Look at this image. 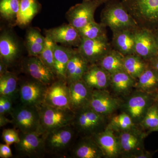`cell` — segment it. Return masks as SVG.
Segmentation results:
<instances>
[{
    "mask_svg": "<svg viewBox=\"0 0 158 158\" xmlns=\"http://www.w3.org/2000/svg\"><path fill=\"white\" fill-rule=\"evenodd\" d=\"M100 15V23L113 33L122 30L134 31L139 27L135 21L118 0H108Z\"/></svg>",
    "mask_w": 158,
    "mask_h": 158,
    "instance_id": "1",
    "label": "cell"
},
{
    "mask_svg": "<svg viewBox=\"0 0 158 158\" xmlns=\"http://www.w3.org/2000/svg\"><path fill=\"white\" fill-rule=\"evenodd\" d=\"M138 27L158 31V0H122Z\"/></svg>",
    "mask_w": 158,
    "mask_h": 158,
    "instance_id": "2",
    "label": "cell"
},
{
    "mask_svg": "<svg viewBox=\"0 0 158 158\" xmlns=\"http://www.w3.org/2000/svg\"><path fill=\"white\" fill-rule=\"evenodd\" d=\"M44 134L72 124L75 113L69 109L55 107L44 103L37 107Z\"/></svg>",
    "mask_w": 158,
    "mask_h": 158,
    "instance_id": "3",
    "label": "cell"
},
{
    "mask_svg": "<svg viewBox=\"0 0 158 158\" xmlns=\"http://www.w3.org/2000/svg\"><path fill=\"white\" fill-rule=\"evenodd\" d=\"M11 115L13 126L23 133L36 132L44 134L40 124L37 107L22 104L13 108Z\"/></svg>",
    "mask_w": 158,
    "mask_h": 158,
    "instance_id": "4",
    "label": "cell"
},
{
    "mask_svg": "<svg viewBox=\"0 0 158 158\" xmlns=\"http://www.w3.org/2000/svg\"><path fill=\"white\" fill-rule=\"evenodd\" d=\"M104 117L87 106L75 112L72 125L84 137H92L101 132Z\"/></svg>",
    "mask_w": 158,
    "mask_h": 158,
    "instance_id": "5",
    "label": "cell"
},
{
    "mask_svg": "<svg viewBox=\"0 0 158 158\" xmlns=\"http://www.w3.org/2000/svg\"><path fill=\"white\" fill-rule=\"evenodd\" d=\"M105 0L83 1L69 9L66 13V18L71 25L80 30L88 23L95 20L94 13L102 4L106 2Z\"/></svg>",
    "mask_w": 158,
    "mask_h": 158,
    "instance_id": "6",
    "label": "cell"
},
{
    "mask_svg": "<svg viewBox=\"0 0 158 158\" xmlns=\"http://www.w3.org/2000/svg\"><path fill=\"white\" fill-rule=\"evenodd\" d=\"M75 129L72 125L54 130L44 134L46 152L53 154H62L70 146Z\"/></svg>",
    "mask_w": 158,
    "mask_h": 158,
    "instance_id": "7",
    "label": "cell"
},
{
    "mask_svg": "<svg viewBox=\"0 0 158 158\" xmlns=\"http://www.w3.org/2000/svg\"><path fill=\"white\" fill-rule=\"evenodd\" d=\"M44 134L20 132L19 141L15 144L18 154L22 156L40 157L46 153Z\"/></svg>",
    "mask_w": 158,
    "mask_h": 158,
    "instance_id": "8",
    "label": "cell"
},
{
    "mask_svg": "<svg viewBox=\"0 0 158 158\" xmlns=\"http://www.w3.org/2000/svg\"><path fill=\"white\" fill-rule=\"evenodd\" d=\"M135 54L146 62L158 56V47L153 31L138 27L134 31Z\"/></svg>",
    "mask_w": 158,
    "mask_h": 158,
    "instance_id": "9",
    "label": "cell"
},
{
    "mask_svg": "<svg viewBox=\"0 0 158 158\" xmlns=\"http://www.w3.org/2000/svg\"><path fill=\"white\" fill-rule=\"evenodd\" d=\"M113 48L108 37L82 39L77 50L90 64H96Z\"/></svg>",
    "mask_w": 158,
    "mask_h": 158,
    "instance_id": "10",
    "label": "cell"
},
{
    "mask_svg": "<svg viewBox=\"0 0 158 158\" xmlns=\"http://www.w3.org/2000/svg\"><path fill=\"white\" fill-rule=\"evenodd\" d=\"M44 103L55 107L71 110L69 86L65 80L59 79L48 86Z\"/></svg>",
    "mask_w": 158,
    "mask_h": 158,
    "instance_id": "11",
    "label": "cell"
},
{
    "mask_svg": "<svg viewBox=\"0 0 158 158\" xmlns=\"http://www.w3.org/2000/svg\"><path fill=\"white\" fill-rule=\"evenodd\" d=\"M48 86L33 78L24 82L19 89V97L22 104L37 107L42 104L44 102Z\"/></svg>",
    "mask_w": 158,
    "mask_h": 158,
    "instance_id": "12",
    "label": "cell"
},
{
    "mask_svg": "<svg viewBox=\"0 0 158 158\" xmlns=\"http://www.w3.org/2000/svg\"><path fill=\"white\" fill-rule=\"evenodd\" d=\"M23 68L26 73L32 78L47 86L55 81L56 75L38 57L30 56L27 58L24 62Z\"/></svg>",
    "mask_w": 158,
    "mask_h": 158,
    "instance_id": "13",
    "label": "cell"
},
{
    "mask_svg": "<svg viewBox=\"0 0 158 158\" xmlns=\"http://www.w3.org/2000/svg\"><path fill=\"white\" fill-rule=\"evenodd\" d=\"M45 34L56 43L66 46L78 48L82 40L78 30L69 23L47 30Z\"/></svg>",
    "mask_w": 158,
    "mask_h": 158,
    "instance_id": "14",
    "label": "cell"
},
{
    "mask_svg": "<svg viewBox=\"0 0 158 158\" xmlns=\"http://www.w3.org/2000/svg\"><path fill=\"white\" fill-rule=\"evenodd\" d=\"M118 100L104 90H93L89 106L103 116L113 113L118 108Z\"/></svg>",
    "mask_w": 158,
    "mask_h": 158,
    "instance_id": "15",
    "label": "cell"
},
{
    "mask_svg": "<svg viewBox=\"0 0 158 158\" xmlns=\"http://www.w3.org/2000/svg\"><path fill=\"white\" fill-rule=\"evenodd\" d=\"M71 110L74 112L89 106L93 89L83 80L69 84Z\"/></svg>",
    "mask_w": 158,
    "mask_h": 158,
    "instance_id": "16",
    "label": "cell"
},
{
    "mask_svg": "<svg viewBox=\"0 0 158 158\" xmlns=\"http://www.w3.org/2000/svg\"><path fill=\"white\" fill-rule=\"evenodd\" d=\"M82 80L93 90H104L110 85L111 75L98 64H90Z\"/></svg>",
    "mask_w": 158,
    "mask_h": 158,
    "instance_id": "17",
    "label": "cell"
},
{
    "mask_svg": "<svg viewBox=\"0 0 158 158\" xmlns=\"http://www.w3.org/2000/svg\"><path fill=\"white\" fill-rule=\"evenodd\" d=\"M18 41L12 33L4 31L0 36L1 60L9 66L17 59L20 53Z\"/></svg>",
    "mask_w": 158,
    "mask_h": 158,
    "instance_id": "18",
    "label": "cell"
},
{
    "mask_svg": "<svg viewBox=\"0 0 158 158\" xmlns=\"http://www.w3.org/2000/svg\"><path fill=\"white\" fill-rule=\"evenodd\" d=\"M92 138L100 148L105 156L115 158L121 152L118 139L115 137L111 130L107 129L94 135Z\"/></svg>",
    "mask_w": 158,
    "mask_h": 158,
    "instance_id": "19",
    "label": "cell"
},
{
    "mask_svg": "<svg viewBox=\"0 0 158 158\" xmlns=\"http://www.w3.org/2000/svg\"><path fill=\"white\" fill-rule=\"evenodd\" d=\"M90 65L77 50H76L69 59L65 71V80L68 85L82 80Z\"/></svg>",
    "mask_w": 158,
    "mask_h": 158,
    "instance_id": "20",
    "label": "cell"
},
{
    "mask_svg": "<svg viewBox=\"0 0 158 158\" xmlns=\"http://www.w3.org/2000/svg\"><path fill=\"white\" fill-rule=\"evenodd\" d=\"M113 48L123 56L135 54V38L134 31L122 30L113 33Z\"/></svg>",
    "mask_w": 158,
    "mask_h": 158,
    "instance_id": "21",
    "label": "cell"
},
{
    "mask_svg": "<svg viewBox=\"0 0 158 158\" xmlns=\"http://www.w3.org/2000/svg\"><path fill=\"white\" fill-rule=\"evenodd\" d=\"M71 47L55 43L54 52V69L56 76L65 80V71L69 59L75 52Z\"/></svg>",
    "mask_w": 158,
    "mask_h": 158,
    "instance_id": "22",
    "label": "cell"
},
{
    "mask_svg": "<svg viewBox=\"0 0 158 158\" xmlns=\"http://www.w3.org/2000/svg\"><path fill=\"white\" fill-rule=\"evenodd\" d=\"M73 156L78 158H101L104 156L102 149L92 137H84L73 148Z\"/></svg>",
    "mask_w": 158,
    "mask_h": 158,
    "instance_id": "23",
    "label": "cell"
},
{
    "mask_svg": "<svg viewBox=\"0 0 158 158\" xmlns=\"http://www.w3.org/2000/svg\"><path fill=\"white\" fill-rule=\"evenodd\" d=\"M40 7L38 0H21L15 21V25L19 27L27 25L37 14Z\"/></svg>",
    "mask_w": 158,
    "mask_h": 158,
    "instance_id": "24",
    "label": "cell"
},
{
    "mask_svg": "<svg viewBox=\"0 0 158 158\" xmlns=\"http://www.w3.org/2000/svg\"><path fill=\"white\" fill-rule=\"evenodd\" d=\"M149 104V98L146 94H139L129 99L127 103L128 114L133 120H140L144 116Z\"/></svg>",
    "mask_w": 158,
    "mask_h": 158,
    "instance_id": "25",
    "label": "cell"
},
{
    "mask_svg": "<svg viewBox=\"0 0 158 158\" xmlns=\"http://www.w3.org/2000/svg\"><path fill=\"white\" fill-rule=\"evenodd\" d=\"M45 40V37L39 30L34 28L29 29L26 34L25 44L29 56H39L44 48Z\"/></svg>",
    "mask_w": 158,
    "mask_h": 158,
    "instance_id": "26",
    "label": "cell"
},
{
    "mask_svg": "<svg viewBox=\"0 0 158 158\" xmlns=\"http://www.w3.org/2000/svg\"><path fill=\"white\" fill-rule=\"evenodd\" d=\"M124 56L118 51L112 49L97 63L110 75L124 70L123 59Z\"/></svg>",
    "mask_w": 158,
    "mask_h": 158,
    "instance_id": "27",
    "label": "cell"
},
{
    "mask_svg": "<svg viewBox=\"0 0 158 158\" xmlns=\"http://www.w3.org/2000/svg\"><path fill=\"white\" fill-rule=\"evenodd\" d=\"M18 78L10 72L0 76V96L7 97L14 102L19 96Z\"/></svg>",
    "mask_w": 158,
    "mask_h": 158,
    "instance_id": "28",
    "label": "cell"
},
{
    "mask_svg": "<svg viewBox=\"0 0 158 158\" xmlns=\"http://www.w3.org/2000/svg\"><path fill=\"white\" fill-rule=\"evenodd\" d=\"M148 62L136 54L124 56V70L133 79L137 80L147 67Z\"/></svg>",
    "mask_w": 158,
    "mask_h": 158,
    "instance_id": "29",
    "label": "cell"
},
{
    "mask_svg": "<svg viewBox=\"0 0 158 158\" xmlns=\"http://www.w3.org/2000/svg\"><path fill=\"white\" fill-rule=\"evenodd\" d=\"M142 139L141 135L135 131L131 129L123 131L118 139L121 152L128 154L136 151L141 146Z\"/></svg>",
    "mask_w": 158,
    "mask_h": 158,
    "instance_id": "30",
    "label": "cell"
},
{
    "mask_svg": "<svg viewBox=\"0 0 158 158\" xmlns=\"http://www.w3.org/2000/svg\"><path fill=\"white\" fill-rule=\"evenodd\" d=\"M136 87L145 91L153 90L158 86V72L148 63L147 67L137 79Z\"/></svg>",
    "mask_w": 158,
    "mask_h": 158,
    "instance_id": "31",
    "label": "cell"
},
{
    "mask_svg": "<svg viewBox=\"0 0 158 158\" xmlns=\"http://www.w3.org/2000/svg\"><path fill=\"white\" fill-rule=\"evenodd\" d=\"M135 82L136 80L124 70L118 72L111 75L110 85L117 93H125L135 85Z\"/></svg>",
    "mask_w": 158,
    "mask_h": 158,
    "instance_id": "32",
    "label": "cell"
},
{
    "mask_svg": "<svg viewBox=\"0 0 158 158\" xmlns=\"http://www.w3.org/2000/svg\"><path fill=\"white\" fill-rule=\"evenodd\" d=\"M106 28L101 23H97L94 20L78 31L82 39H96L108 37Z\"/></svg>",
    "mask_w": 158,
    "mask_h": 158,
    "instance_id": "33",
    "label": "cell"
},
{
    "mask_svg": "<svg viewBox=\"0 0 158 158\" xmlns=\"http://www.w3.org/2000/svg\"><path fill=\"white\" fill-rule=\"evenodd\" d=\"M21 0H1L0 14L4 19L8 21L16 19Z\"/></svg>",
    "mask_w": 158,
    "mask_h": 158,
    "instance_id": "34",
    "label": "cell"
},
{
    "mask_svg": "<svg viewBox=\"0 0 158 158\" xmlns=\"http://www.w3.org/2000/svg\"><path fill=\"white\" fill-rule=\"evenodd\" d=\"M45 38L44 48L38 57L46 66L55 73L54 52L55 43L47 35H46Z\"/></svg>",
    "mask_w": 158,
    "mask_h": 158,
    "instance_id": "35",
    "label": "cell"
},
{
    "mask_svg": "<svg viewBox=\"0 0 158 158\" xmlns=\"http://www.w3.org/2000/svg\"><path fill=\"white\" fill-rule=\"evenodd\" d=\"M111 125L115 129L122 131L131 130L134 126L132 118L126 113H121L113 117Z\"/></svg>",
    "mask_w": 158,
    "mask_h": 158,
    "instance_id": "36",
    "label": "cell"
},
{
    "mask_svg": "<svg viewBox=\"0 0 158 158\" xmlns=\"http://www.w3.org/2000/svg\"><path fill=\"white\" fill-rule=\"evenodd\" d=\"M142 123L144 127L152 130L158 127V110L156 106H152L148 109Z\"/></svg>",
    "mask_w": 158,
    "mask_h": 158,
    "instance_id": "37",
    "label": "cell"
},
{
    "mask_svg": "<svg viewBox=\"0 0 158 158\" xmlns=\"http://www.w3.org/2000/svg\"><path fill=\"white\" fill-rule=\"evenodd\" d=\"M2 137L6 144L10 145L17 143L19 141V134L13 129L3 130Z\"/></svg>",
    "mask_w": 158,
    "mask_h": 158,
    "instance_id": "38",
    "label": "cell"
},
{
    "mask_svg": "<svg viewBox=\"0 0 158 158\" xmlns=\"http://www.w3.org/2000/svg\"><path fill=\"white\" fill-rule=\"evenodd\" d=\"M12 156V154L10 145L6 144H0V157L9 158Z\"/></svg>",
    "mask_w": 158,
    "mask_h": 158,
    "instance_id": "39",
    "label": "cell"
},
{
    "mask_svg": "<svg viewBox=\"0 0 158 158\" xmlns=\"http://www.w3.org/2000/svg\"><path fill=\"white\" fill-rule=\"evenodd\" d=\"M0 99L2 100L4 102V106H5V111H6V114H11L13 107H12V100L7 97L0 96Z\"/></svg>",
    "mask_w": 158,
    "mask_h": 158,
    "instance_id": "40",
    "label": "cell"
},
{
    "mask_svg": "<svg viewBox=\"0 0 158 158\" xmlns=\"http://www.w3.org/2000/svg\"><path fill=\"white\" fill-rule=\"evenodd\" d=\"M12 121L6 117V115H0V127H1L5 126L9 123H11Z\"/></svg>",
    "mask_w": 158,
    "mask_h": 158,
    "instance_id": "41",
    "label": "cell"
},
{
    "mask_svg": "<svg viewBox=\"0 0 158 158\" xmlns=\"http://www.w3.org/2000/svg\"><path fill=\"white\" fill-rule=\"evenodd\" d=\"M8 66V65L6 63L1 60L0 61V76L8 72L7 70Z\"/></svg>",
    "mask_w": 158,
    "mask_h": 158,
    "instance_id": "42",
    "label": "cell"
},
{
    "mask_svg": "<svg viewBox=\"0 0 158 158\" xmlns=\"http://www.w3.org/2000/svg\"><path fill=\"white\" fill-rule=\"evenodd\" d=\"M148 62L158 72V56L151 59Z\"/></svg>",
    "mask_w": 158,
    "mask_h": 158,
    "instance_id": "43",
    "label": "cell"
},
{
    "mask_svg": "<svg viewBox=\"0 0 158 158\" xmlns=\"http://www.w3.org/2000/svg\"><path fill=\"white\" fill-rule=\"evenodd\" d=\"M0 115H6L4 102H3L2 100L1 99H0Z\"/></svg>",
    "mask_w": 158,
    "mask_h": 158,
    "instance_id": "44",
    "label": "cell"
},
{
    "mask_svg": "<svg viewBox=\"0 0 158 158\" xmlns=\"http://www.w3.org/2000/svg\"><path fill=\"white\" fill-rule=\"evenodd\" d=\"M154 33L155 36L157 44L158 47V31H153Z\"/></svg>",
    "mask_w": 158,
    "mask_h": 158,
    "instance_id": "45",
    "label": "cell"
},
{
    "mask_svg": "<svg viewBox=\"0 0 158 158\" xmlns=\"http://www.w3.org/2000/svg\"><path fill=\"white\" fill-rule=\"evenodd\" d=\"M152 131H158V127L156 128V129H155L152 130Z\"/></svg>",
    "mask_w": 158,
    "mask_h": 158,
    "instance_id": "46",
    "label": "cell"
},
{
    "mask_svg": "<svg viewBox=\"0 0 158 158\" xmlns=\"http://www.w3.org/2000/svg\"><path fill=\"white\" fill-rule=\"evenodd\" d=\"M83 1H90V0H83Z\"/></svg>",
    "mask_w": 158,
    "mask_h": 158,
    "instance_id": "47",
    "label": "cell"
},
{
    "mask_svg": "<svg viewBox=\"0 0 158 158\" xmlns=\"http://www.w3.org/2000/svg\"><path fill=\"white\" fill-rule=\"evenodd\" d=\"M105 1H106V2H107V1H108V0H105Z\"/></svg>",
    "mask_w": 158,
    "mask_h": 158,
    "instance_id": "48",
    "label": "cell"
}]
</instances>
